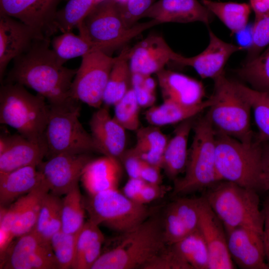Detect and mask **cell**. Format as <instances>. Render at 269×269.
I'll list each match as a JSON object with an SVG mask.
<instances>
[{"label": "cell", "mask_w": 269, "mask_h": 269, "mask_svg": "<svg viewBox=\"0 0 269 269\" xmlns=\"http://www.w3.org/2000/svg\"><path fill=\"white\" fill-rule=\"evenodd\" d=\"M50 42L48 38L37 40L27 51L14 59L13 66L2 83H17L30 88L50 105L74 100L71 86L77 69L64 66L50 48Z\"/></svg>", "instance_id": "6da1fadb"}, {"label": "cell", "mask_w": 269, "mask_h": 269, "mask_svg": "<svg viewBox=\"0 0 269 269\" xmlns=\"http://www.w3.org/2000/svg\"><path fill=\"white\" fill-rule=\"evenodd\" d=\"M49 112V104L42 96L29 93L19 84L2 83L0 89L1 124L15 129L29 140L46 146L44 133Z\"/></svg>", "instance_id": "7a4b0ae2"}, {"label": "cell", "mask_w": 269, "mask_h": 269, "mask_svg": "<svg viewBox=\"0 0 269 269\" xmlns=\"http://www.w3.org/2000/svg\"><path fill=\"white\" fill-rule=\"evenodd\" d=\"M258 191L221 180L203 197L224 225L225 231L245 227L263 234L264 215Z\"/></svg>", "instance_id": "3957f363"}, {"label": "cell", "mask_w": 269, "mask_h": 269, "mask_svg": "<svg viewBox=\"0 0 269 269\" xmlns=\"http://www.w3.org/2000/svg\"><path fill=\"white\" fill-rule=\"evenodd\" d=\"M213 103L206 116L217 133L242 142L254 141L251 126V104L239 82L222 74L214 80Z\"/></svg>", "instance_id": "277c9868"}, {"label": "cell", "mask_w": 269, "mask_h": 269, "mask_svg": "<svg viewBox=\"0 0 269 269\" xmlns=\"http://www.w3.org/2000/svg\"><path fill=\"white\" fill-rule=\"evenodd\" d=\"M122 234L118 244L101 254L91 269H142L167 245L162 222L157 217L148 218L136 228Z\"/></svg>", "instance_id": "5b68a950"}, {"label": "cell", "mask_w": 269, "mask_h": 269, "mask_svg": "<svg viewBox=\"0 0 269 269\" xmlns=\"http://www.w3.org/2000/svg\"><path fill=\"white\" fill-rule=\"evenodd\" d=\"M184 175L174 180L172 195L207 189L221 181L215 163V131L206 115L195 120Z\"/></svg>", "instance_id": "8992f818"}, {"label": "cell", "mask_w": 269, "mask_h": 269, "mask_svg": "<svg viewBox=\"0 0 269 269\" xmlns=\"http://www.w3.org/2000/svg\"><path fill=\"white\" fill-rule=\"evenodd\" d=\"M215 133V163L220 180L261 190L262 142H242Z\"/></svg>", "instance_id": "52a82bcc"}, {"label": "cell", "mask_w": 269, "mask_h": 269, "mask_svg": "<svg viewBox=\"0 0 269 269\" xmlns=\"http://www.w3.org/2000/svg\"><path fill=\"white\" fill-rule=\"evenodd\" d=\"M161 22L155 19L127 26L116 0H105L97 3L77 28L79 35L108 53L128 42L144 30Z\"/></svg>", "instance_id": "ba28073f"}, {"label": "cell", "mask_w": 269, "mask_h": 269, "mask_svg": "<svg viewBox=\"0 0 269 269\" xmlns=\"http://www.w3.org/2000/svg\"><path fill=\"white\" fill-rule=\"evenodd\" d=\"M79 101L50 105L44 138L48 158L59 154H82L98 152L91 134L79 121Z\"/></svg>", "instance_id": "9c48e42d"}, {"label": "cell", "mask_w": 269, "mask_h": 269, "mask_svg": "<svg viewBox=\"0 0 269 269\" xmlns=\"http://www.w3.org/2000/svg\"><path fill=\"white\" fill-rule=\"evenodd\" d=\"M90 221L121 233H127L146 220L150 210L125 196L118 188L104 191L83 199Z\"/></svg>", "instance_id": "30bf717a"}, {"label": "cell", "mask_w": 269, "mask_h": 269, "mask_svg": "<svg viewBox=\"0 0 269 269\" xmlns=\"http://www.w3.org/2000/svg\"><path fill=\"white\" fill-rule=\"evenodd\" d=\"M118 58L101 50L82 56L72 82V97L90 107H101L111 71Z\"/></svg>", "instance_id": "8fae6325"}, {"label": "cell", "mask_w": 269, "mask_h": 269, "mask_svg": "<svg viewBox=\"0 0 269 269\" xmlns=\"http://www.w3.org/2000/svg\"><path fill=\"white\" fill-rule=\"evenodd\" d=\"M3 258L4 269H59L50 242L33 229L17 237Z\"/></svg>", "instance_id": "7c38bea8"}, {"label": "cell", "mask_w": 269, "mask_h": 269, "mask_svg": "<svg viewBox=\"0 0 269 269\" xmlns=\"http://www.w3.org/2000/svg\"><path fill=\"white\" fill-rule=\"evenodd\" d=\"M60 0H0V14L15 18L43 38L57 32L54 20Z\"/></svg>", "instance_id": "4fadbf2b"}, {"label": "cell", "mask_w": 269, "mask_h": 269, "mask_svg": "<svg viewBox=\"0 0 269 269\" xmlns=\"http://www.w3.org/2000/svg\"><path fill=\"white\" fill-rule=\"evenodd\" d=\"M91 159L89 153L59 154L42 161L37 168L50 192L60 196L79 183L83 169Z\"/></svg>", "instance_id": "5bb4252c"}, {"label": "cell", "mask_w": 269, "mask_h": 269, "mask_svg": "<svg viewBox=\"0 0 269 269\" xmlns=\"http://www.w3.org/2000/svg\"><path fill=\"white\" fill-rule=\"evenodd\" d=\"M50 192L44 180L28 193L14 201L8 209L0 207V227L20 237L35 227L44 197Z\"/></svg>", "instance_id": "9a60e30c"}, {"label": "cell", "mask_w": 269, "mask_h": 269, "mask_svg": "<svg viewBox=\"0 0 269 269\" xmlns=\"http://www.w3.org/2000/svg\"><path fill=\"white\" fill-rule=\"evenodd\" d=\"M181 55L175 52L161 36L149 35L130 48L129 63L132 73L151 75L176 62Z\"/></svg>", "instance_id": "2e32d148"}, {"label": "cell", "mask_w": 269, "mask_h": 269, "mask_svg": "<svg viewBox=\"0 0 269 269\" xmlns=\"http://www.w3.org/2000/svg\"><path fill=\"white\" fill-rule=\"evenodd\" d=\"M209 253V269H235L229 252L225 227L205 198L200 197L199 227Z\"/></svg>", "instance_id": "e0dca14e"}, {"label": "cell", "mask_w": 269, "mask_h": 269, "mask_svg": "<svg viewBox=\"0 0 269 269\" xmlns=\"http://www.w3.org/2000/svg\"><path fill=\"white\" fill-rule=\"evenodd\" d=\"M229 252L242 269H269L262 234L253 229L237 227L226 231Z\"/></svg>", "instance_id": "ac0fdd59"}, {"label": "cell", "mask_w": 269, "mask_h": 269, "mask_svg": "<svg viewBox=\"0 0 269 269\" xmlns=\"http://www.w3.org/2000/svg\"><path fill=\"white\" fill-rule=\"evenodd\" d=\"M20 21L0 14V80L3 81L9 63L27 51L39 39H45ZM50 39V38H48Z\"/></svg>", "instance_id": "d6986e66"}, {"label": "cell", "mask_w": 269, "mask_h": 269, "mask_svg": "<svg viewBox=\"0 0 269 269\" xmlns=\"http://www.w3.org/2000/svg\"><path fill=\"white\" fill-rule=\"evenodd\" d=\"M199 217V198H179L172 202L162 221L166 245H173L198 229Z\"/></svg>", "instance_id": "ffe728a7"}, {"label": "cell", "mask_w": 269, "mask_h": 269, "mask_svg": "<svg viewBox=\"0 0 269 269\" xmlns=\"http://www.w3.org/2000/svg\"><path fill=\"white\" fill-rule=\"evenodd\" d=\"M209 35V44L202 52L190 57L181 55L176 63L192 67L202 78L214 80L224 74V68L229 57L245 48L221 40L211 30Z\"/></svg>", "instance_id": "44dd1931"}, {"label": "cell", "mask_w": 269, "mask_h": 269, "mask_svg": "<svg viewBox=\"0 0 269 269\" xmlns=\"http://www.w3.org/2000/svg\"><path fill=\"white\" fill-rule=\"evenodd\" d=\"M47 154L44 145L35 143L19 134L1 135L0 173L28 166H37Z\"/></svg>", "instance_id": "7402d4cb"}, {"label": "cell", "mask_w": 269, "mask_h": 269, "mask_svg": "<svg viewBox=\"0 0 269 269\" xmlns=\"http://www.w3.org/2000/svg\"><path fill=\"white\" fill-rule=\"evenodd\" d=\"M107 106L98 108L90 121L91 134L98 151L120 158L126 149V129L113 117Z\"/></svg>", "instance_id": "603a6c76"}, {"label": "cell", "mask_w": 269, "mask_h": 269, "mask_svg": "<svg viewBox=\"0 0 269 269\" xmlns=\"http://www.w3.org/2000/svg\"><path fill=\"white\" fill-rule=\"evenodd\" d=\"M164 22L188 23L199 21L208 24L213 14L197 0H158L143 14Z\"/></svg>", "instance_id": "cb8c5ba5"}, {"label": "cell", "mask_w": 269, "mask_h": 269, "mask_svg": "<svg viewBox=\"0 0 269 269\" xmlns=\"http://www.w3.org/2000/svg\"><path fill=\"white\" fill-rule=\"evenodd\" d=\"M163 101L192 106L202 102L203 84L184 74L164 68L156 73Z\"/></svg>", "instance_id": "d4e9b609"}, {"label": "cell", "mask_w": 269, "mask_h": 269, "mask_svg": "<svg viewBox=\"0 0 269 269\" xmlns=\"http://www.w3.org/2000/svg\"><path fill=\"white\" fill-rule=\"evenodd\" d=\"M122 175L120 160L104 155L91 159L85 165L80 180L89 195L118 188Z\"/></svg>", "instance_id": "484cf974"}, {"label": "cell", "mask_w": 269, "mask_h": 269, "mask_svg": "<svg viewBox=\"0 0 269 269\" xmlns=\"http://www.w3.org/2000/svg\"><path fill=\"white\" fill-rule=\"evenodd\" d=\"M195 117L185 120L179 124L173 136L168 140L162 159L161 169L167 177L172 180L185 170L189 149V135L192 130Z\"/></svg>", "instance_id": "4316f807"}, {"label": "cell", "mask_w": 269, "mask_h": 269, "mask_svg": "<svg viewBox=\"0 0 269 269\" xmlns=\"http://www.w3.org/2000/svg\"><path fill=\"white\" fill-rule=\"evenodd\" d=\"M44 180L37 166H28L0 173V204L8 205L34 189Z\"/></svg>", "instance_id": "83f0119b"}, {"label": "cell", "mask_w": 269, "mask_h": 269, "mask_svg": "<svg viewBox=\"0 0 269 269\" xmlns=\"http://www.w3.org/2000/svg\"><path fill=\"white\" fill-rule=\"evenodd\" d=\"M104 240L99 225L89 220L85 222L77 233L71 269H91L101 255Z\"/></svg>", "instance_id": "f1b7e54d"}, {"label": "cell", "mask_w": 269, "mask_h": 269, "mask_svg": "<svg viewBox=\"0 0 269 269\" xmlns=\"http://www.w3.org/2000/svg\"><path fill=\"white\" fill-rule=\"evenodd\" d=\"M212 103L211 96L199 104L192 106L163 101V103L160 105L150 107L145 113V118L150 125L158 127L181 123L195 117L203 111L209 108Z\"/></svg>", "instance_id": "f546056e"}, {"label": "cell", "mask_w": 269, "mask_h": 269, "mask_svg": "<svg viewBox=\"0 0 269 269\" xmlns=\"http://www.w3.org/2000/svg\"><path fill=\"white\" fill-rule=\"evenodd\" d=\"M168 140L158 127H143L136 131V143L133 148L143 161L161 168Z\"/></svg>", "instance_id": "4dcf8cb0"}, {"label": "cell", "mask_w": 269, "mask_h": 269, "mask_svg": "<svg viewBox=\"0 0 269 269\" xmlns=\"http://www.w3.org/2000/svg\"><path fill=\"white\" fill-rule=\"evenodd\" d=\"M129 51L130 49H124L112 69L103 96L106 106H114L132 88Z\"/></svg>", "instance_id": "1f68e13d"}, {"label": "cell", "mask_w": 269, "mask_h": 269, "mask_svg": "<svg viewBox=\"0 0 269 269\" xmlns=\"http://www.w3.org/2000/svg\"><path fill=\"white\" fill-rule=\"evenodd\" d=\"M201 2L230 29L232 33H237L247 26L252 10L250 4L212 0H201Z\"/></svg>", "instance_id": "d6a6232c"}, {"label": "cell", "mask_w": 269, "mask_h": 269, "mask_svg": "<svg viewBox=\"0 0 269 269\" xmlns=\"http://www.w3.org/2000/svg\"><path fill=\"white\" fill-rule=\"evenodd\" d=\"M61 204L62 199L49 192L42 200L33 229L48 242H50L52 237L61 230Z\"/></svg>", "instance_id": "836d02e7"}, {"label": "cell", "mask_w": 269, "mask_h": 269, "mask_svg": "<svg viewBox=\"0 0 269 269\" xmlns=\"http://www.w3.org/2000/svg\"><path fill=\"white\" fill-rule=\"evenodd\" d=\"M172 245L193 269H209V251L199 228Z\"/></svg>", "instance_id": "e575fe53"}, {"label": "cell", "mask_w": 269, "mask_h": 269, "mask_svg": "<svg viewBox=\"0 0 269 269\" xmlns=\"http://www.w3.org/2000/svg\"><path fill=\"white\" fill-rule=\"evenodd\" d=\"M85 209L79 184H76L62 199L61 230L69 234H76L85 224Z\"/></svg>", "instance_id": "d590c367"}, {"label": "cell", "mask_w": 269, "mask_h": 269, "mask_svg": "<svg viewBox=\"0 0 269 269\" xmlns=\"http://www.w3.org/2000/svg\"><path fill=\"white\" fill-rule=\"evenodd\" d=\"M239 84L251 105L259 132L257 139L260 142H269V91H258Z\"/></svg>", "instance_id": "8d00e7d4"}, {"label": "cell", "mask_w": 269, "mask_h": 269, "mask_svg": "<svg viewBox=\"0 0 269 269\" xmlns=\"http://www.w3.org/2000/svg\"><path fill=\"white\" fill-rule=\"evenodd\" d=\"M51 43L52 49L64 63L69 59L99 50L86 39L80 35H75L71 31L55 36Z\"/></svg>", "instance_id": "74e56055"}, {"label": "cell", "mask_w": 269, "mask_h": 269, "mask_svg": "<svg viewBox=\"0 0 269 269\" xmlns=\"http://www.w3.org/2000/svg\"><path fill=\"white\" fill-rule=\"evenodd\" d=\"M97 4L95 0H69L56 13L54 24L57 31H72L83 21Z\"/></svg>", "instance_id": "f35d334b"}, {"label": "cell", "mask_w": 269, "mask_h": 269, "mask_svg": "<svg viewBox=\"0 0 269 269\" xmlns=\"http://www.w3.org/2000/svg\"><path fill=\"white\" fill-rule=\"evenodd\" d=\"M237 73L252 88L269 91V46L255 58L245 62Z\"/></svg>", "instance_id": "ab89813d"}, {"label": "cell", "mask_w": 269, "mask_h": 269, "mask_svg": "<svg viewBox=\"0 0 269 269\" xmlns=\"http://www.w3.org/2000/svg\"><path fill=\"white\" fill-rule=\"evenodd\" d=\"M114 106V118L126 130L136 131L139 128L140 107L132 88Z\"/></svg>", "instance_id": "60d3db41"}, {"label": "cell", "mask_w": 269, "mask_h": 269, "mask_svg": "<svg viewBox=\"0 0 269 269\" xmlns=\"http://www.w3.org/2000/svg\"><path fill=\"white\" fill-rule=\"evenodd\" d=\"M77 233L69 234L62 230L51 238L50 244L59 269H71Z\"/></svg>", "instance_id": "b9f144b4"}, {"label": "cell", "mask_w": 269, "mask_h": 269, "mask_svg": "<svg viewBox=\"0 0 269 269\" xmlns=\"http://www.w3.org/2000/svg\"><path fill=\"white\" fill-rule=\"evenodd\" d=\"M142 269H193L173 245H166L142 268Z\"/></svg>", "instance_id": "7bdbcfd3"}, {"label": "cell", "mask_w": 269, "mask_h": 269, "mask_svg": "<svg viewBox=\"0 0 269 269\" xmlns=\"http://www.w3.org/2000/svg\"><path fill=\"white\" fill-rule=\"evenodd\" d=\"M269 45V15L255 17L252 28L251 42L247 49V62L257 57Z\"/></svg>", "instance_id": "ee69618b"}, {"label": "cell", "mask_w": 269, "mask_h": 269, "mask_svg": "<svg viewBox=\"0 0 269 269\" xmlns=\"http://www.w3.org/2000/svg\"><path fill=\"white\" fill-rule=\"evenodd\" d=\"M155 87V82L150 75L132 73V88L140 107H152L156 99Z\"/></svg>", "instance_id": "f6af8a7d"}, {"label": "cell", "mask_w": 269, "mask_h": 269, "mask_svg": "<svg viewBox=\"0 0 269 269\" xmlns=\"http://www.w3.org/2000/svg\"><path fill=\"white\" fill-rule=\"evenodd\" d=\"M155 0H127L125 3L119 4L121 15L127 26L131 28L136 24Z\"/></svg>", "instance_id": "bcb514c9"}, {"label": "cell", "mask_w": 269, "mask_h": 269, "mask_svg": "<svg viewBox=\"0 0 269 269\" xmlns=\"http://www.w3.org/2000/svg\"><path fill=\"white\" fill-rule=\"evenodd\" d=\"M120 160L123 162L129 178H139L143 161L133 148L126 150Z\"/></svg>", "instance_id": "7dc6e473"}, {"label": "cell", "mask_w": 269, "mask_h": 269, "mask_svg": "<svg viewBox=\"0 0 269 269\" xmlns=\"http://www.w3.org/2000/svg\"><path fill=\"white\" fill-rule=\"evenodd\" d=\"M167 191V187L161 184L146 183L135 201L145 205L161 198Z\"/></svg>", "instance_id": "c3c4849f"}, {"label": "cell", "mask_w": 269, "mask_h": 269, "mask_svg": "<svg viewBox=\"0 0 269 269\" xmlns=\"http://www.w3.org/2000/svg\"><path fill=\"white\" fill-rule=\"evenodd\" d=\"M262 142L261 190L269 191V142Z\"/></svg>", "instance_id": "681fc988"}, {"label": "cell", "mask_w": 269, "mask_h": 269, "mask_svg": "<svg viewBox=\"0 0 269 269\" xmlns=\"http://www.w3.org/2000/svg\"><path fill=\"white\" fill-rule=\"evenodd\" d=\"M161 168L143 161L140 172L139 178L146 183L152 184H161L162 177Z\"/></svg>", "instance_id": "f907efd6"}, {"label": "cell", "mask_w": 269, "mask_h": 269, "mask_svg": "<svg viewBox=\"0 0 269 269\" xmlns=\"http://www.w3.org/2000/svg\"><path fill=\"white\" fill-rule=\"evenodd\" d=\"M262 209L264 215L262 237L266 262L269 267V195L265 198Z\"/></svg>", "instance_id": "816d5d0a"}, {"label": "cell", "mask_w": 269, "mask_h": 269, "mask_svg": "<svg viewBox=\"0 0 269 269\" xmlns=\"http://www.w3.org/2000/svg\"><path fill=\"white\" fill-rule=\"evenodd\" d=\"M145 183L140 178H129L123 189V193L135 201Z\"/></svg>", "instance_id": "f5cc1de1"}, {"label": "cell", "mask_w": 269, "mask_h": 269, "mask_svg": "<svg viewBox=\"0 0 269 269\" xmlns=\"http://www.w3.org/2000/svg\"><path fill=\"white\" fill-rule=\"evenodd\" d=\"M255 17L269 15V0H250Z\"/></svg>", "instance_id": "db71d44e"}, {"label": "cell", "mask_w": 269, "mask_h": 269, "mask_svg": "<svg viewBox=\"0 0 269 269\" xmlns=\"http://www.w3.org/2000/svg\"><path fill=\"white\" fill-rule=\"evenodd\" d=\"M120 4H123L126 2L127 0H116Z\"/></svg>", "instance_id": "11a10c76"}, {"label": "cell", "mask_w": 269, "mask_h": 269, "mask_svg": "<svg viewBox=\"0 0 269 269\" xmlns=\"http://www.w3.org/2000/svg\"><path fill=\"white\" fill-rule=\"evenodd\" d=\"M95 0L96 1V2L97 3H98L101 2V1H103V0Z\"/></svg>", "instance_id": "9f6ffc18"}]
</instances>
